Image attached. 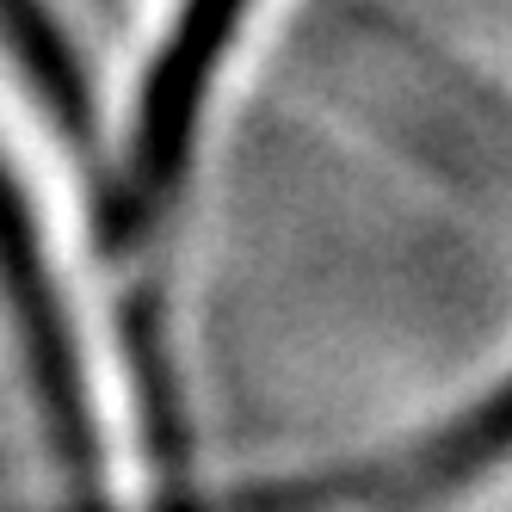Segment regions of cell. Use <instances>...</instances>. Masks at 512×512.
Masks as SVG:
<instances>
[{
  "instance_id": "cell-1",
  "label": "cell",
  "mask_w": 512,
  "mask_h": 512,
  "mask_svg": "<svg viewBox=\"0 0 512 512\" xmlns=\"http://www.w3.org/2000/svg\"><path fill=\"white\" fill-rule=\"evenodd\" d=\"M512 457V377L482 395L469 414L445 420L438 432L414 438L389 457H364L346 469H315L297 482H253L235 494H186L173 488L149 506H75V512H420L426 500H445L469 488L475 475Z\"/></svg>"
},
{
  "instance_id": "cell-2",
  "label": "cell",
  "mask_w": 512,
  "mask_h": 512,
  "mask_svg": "<svg viewBox=\"0 0 512 512\" xmlns=\"http://www.w3.org/2000/svg\"><path fill=\"white\" fill-rule=\"evenodd\" d=\"M247 7L253 0H179V13L167 25V44H161L155 68H149V81H142L124 173H118V192H112L105 223H99L112 260H130V253L149 247L167 204L179 198V179L192 167V142H198L210 81H216V68L229 56Z\"/></svg>"
},
{
  "instance_id": "cell-3",
  "label": "cell",
  "mask_w": 512,
  "mask_h": 512,
  "mask_svg": "<svg viewBox=\"0 0 512 512\" xmlns=\"http://www.w3.org/2000/svg\"><path fill=\"white\" fill-rule=\"evenodd\" d=\"M482 118L494 124V136H500L506 149H512V112H506V105H500V99H482Z\"/></svg>"
}]
</instances>
